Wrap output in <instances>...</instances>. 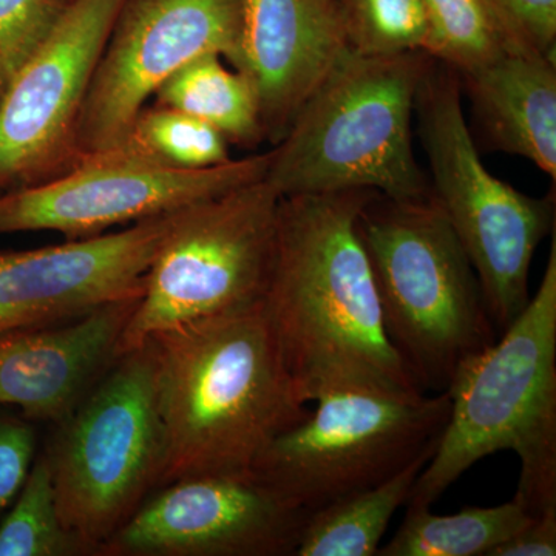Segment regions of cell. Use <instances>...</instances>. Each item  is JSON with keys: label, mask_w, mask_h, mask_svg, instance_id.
I'll use <instances>...</instances> for the list:
<instances>
[{"label": "cell", "mask_w": 556, "mask_h": 556, "mask_svg": "<svg viewBox=\"0 0 556 556\" xmlns=\"http://www.w3.org/2000/svg\"><path fill=\"white\" fill-rule=\"evenodd\" d=\"M230 142L203 121L163 108L146 105L115 149L124 159L178 170H200L228 163Z\"/></svg>", "instance_id": "cell-21"}, {"label": "cell", "mask_w": 556, "mask_h": 556, "mask_svg": "<svg viewBox=\"0 0 556 556\" xmlns=\"http://www.w3.org/2000/svg\"><path fill=\"white\" fill-rule=\"evenodd\" d=\"M89 554L62 521L46 455H36L20 493L0 518V556Z\"/></svg>", "instance_id": "cell-22"}, {"label": "cell", "mask_w": 556, "mask_h": 556, "mask_svg": "<svg viewBox=\"0 0 556 556\" xmlns=\"http://www.w3.org/2000/svg\"><path fill=\"white\" fill-rule=\"evenodd\" d=\"M139 298L84 316L0 336V407L31 422L72 415L119 356V340Z\"/></svg>", "instance_id": "cell-16"}, {"label": "cell", "mask_w": 556, "mask_h": 556, "mask_svg": "<svg viewBox=\"0 0 556 556\" xmlns=\"http://www.w3.org/2000/svg\"><path fill=\"white\" fill-rule=\"evenodd\" d=\"M507 51L555 58L556 0H482Z\"/></svg>", "instance_id": "cell-26"}, {"label": "cell", "mask_w": 556, "mask_h": 556, "mask_svg": "<svg viewBox=\"0 0 556 556\" xmlns=\"http://www.w3.org/2000/svg\"><path fill=\"white\" fill-rule=\"evenodd\" d=\"M223 60L219 54H201L164 80L153 100L203 121L230 144L257 148L265 141L257 97L247 76L226 67Z\"/></svg>", "instance_id": "cell-19"}, {"label": "cell", "mask_w": 556, "mask_h": 556, "mask_svg": "<svg viewBox=\"0 0 556 556\" xmlns=\"http://www.w3.org/2000/svg\"><path fill=\"white\" fill-rule=\"evenodd\" d=\"M149 340L166 445L160 486L247 473L278 434L308 416L263 300Z\"/></svg>", "instance_id": "cell-2"}, {"label": "cell", "mask_w": 556, "mask_h": 556, "mask_svg": "<svg viewBox=\"0 0 556 556\" xmlns=\"http://www.w3.org/2000/svg\"><path fill=\"white\" fill-rule=\"evenodd\" d=\"M308 514L247 473L177 479L109 538V556H294Z\"/></svg>", "instance_id": "cell-13"}, {"label": "cell", "mask_w": 556, "mask_h": 556, "mask_svg": "<svg viewBox=\"0 0 556 556\" xmlns=\"http://www.w3.org/2000/svg\"><path fill=\"white\" fill-rule=\"evenodd\" d=\"M35 427L24 416L0 412V518L20 493L36 457Z\"/></svg>", "instance_id": "cell-27"}, {"label": "cell", "mask_w": 556, "mask_h": 556, "mask_svg": "<svg viewBox=\"0 0 556 556\" xmlns=\"http://www.w3.org/2000/svg\"><path fill=\"white\" fill-rule=\"evenodd\" d=\"M270 152L200 170L167 169L112 152L84 156L67 172L0 195V236L62 233L67 240L101 236L170 214L265 178Z\"/></svg>", "instance_id": "cell-11"}, {"label": "cell", "mask_w": 556, "mask_h": 556, "mask_svg": "<svg viewBox=\"0 0 556 556\" xmlns=\"http://www.w3.org/2000/svg\"><path fill=\"white\" fill-rule=\"evenodd\" d=\"M556 507L532 515L525 527L489 556H555Z\"/></svg>", "instance_id": "cell-28"}, {"label": "cell", "mask_w": 556, "mask_h": 556, "mask_svg": "<svg viewBox=\"0 0 556 556\" xmlns=\"http://www.w3.org/2000/svg\"><path fill=\"white\" fill-rule=\"evenodd\" d=\"M372 193L342 190L278 204L263 305L306 402L350 386L420 391L387 338L357 232L358 212Z\"/></svg>", "instance_id": "cell-1"}, {"label": "cell", "mask_w": 556, "mask_h": 556, "mask_svg": "<svg viewBox=\"0 0 556 556\" xmlns=\"http://www.w3.org/2000/svg\"><path fill=\"white\" fill-rule=\"evenodd\" d=\"M181 211L56 247L0 251V336L141 298L150 265Z\"/></svg>", "instance_id": "cell-14"}, {"label": "cell", "mask_w": 556, "mask_h": 556, "mask_svg": "<svg viewBox=\"0 0 556 556\" xmlns=\"http://www.w3.org/2000/svg\"><path fill=\"white\" fill-rule=\"evenodd\" d=\"M430 62L422 51L351 50L269 150L266 181L281 199L342 190L430 197L413 149L417 91Z\"/></svg>", "instance_id": "cell-4"}, {"label": "cell", "mask_w": 556, "mask_h": 556, "mask_svg": "<svg viewBox=\"0 0 556 556\" xmlns=\"http://www.w3.org/2000/svg\"><path fill=\"white\" fill-rule=\"evenodd\" d=\"M457 78L485 144L532 161L555 181V58L504 51Z\"/></svg>", "instance_id": "cell-17"}, {"label": "cell", "mask_w": 556, "mask_h": 556, "mask_svg": "<svg viewBox=\"0 0 556 556\" xmlns=\"http://www.w3.org/2000/svg\"><path fill=\"white\" fill-rule=\"evenodd\" d=\"M280 199L263 178L182 208L150 265L119 356L164 329L263 300Z\"/></svg>", "instance_id": "cell-9"}, {"label": "cell", "mask_w": 556, "mask_h": 556, "mask_svg": "<svg viewBox=\"0 0 556 556\" xmlns=\"http://www.w3.org/2000/svg\"><path fill=\"white\" fill-rule=\"evenodd\" d=\"M530 518L517 496L501 506L466 507L445 517L407 504L404 521L378 556H489Z\"/></svg>", "instance_id": "cell-20"}, {"label": "cell", "mask_w": 556, "mask_h": 556, "mask_svg": "<svg viewBox=\"0 0 556 556\" xmlns=\"http://www.w3.org/2000/svg\"><path fill=\"white\" fill-rule=\"evenodd\" d=\"M124 0H70L0 100V195L76 163V126Z\"/></svg>", "instance_id": "cell-12"}, {"label": "cell", "mask_w": 556, "mask_h": 556, "mask_svg": "<svg viewBox=\"0 0 556 556\" xmlns=\"http://www.w3.org/2000/svg\"><path fill=\"white\" fill-rule=\"evenodd\" d=\"M241 22L243 0H124L80 109L76 163L115 149L182 65L215 53L233 67Z\"/></svg>", "instance_id": "cell-10"}, {"label": "cell", "mask_w": 556, "mask_h": 556, "mask_svg": "<svg viewBox=\"0 0 556 556\" xmlns=\"http://www.w3.org/2000/svg\"><path fill=\"white\" fill-rule=\"evenodd\" d=\"M70 0H0V100L35 56Z\"/></svg>", "instance_id": "cell-25"}, {"label": "cell", "mask_w": 556, "mask_h": 556, "mask_svg": "<svg viewBox=\"0 0 556 556\" xmlns=\"http://www.w3.org/2000/svg\"><path fill=\"white\" fill-rule=\"evenodd\" d=\"M428 450L378 485L340 497L306 518L294 556H375L394 514L407 504Z\"/></svg>", "instance_id": "cell-18"}, {"label": "cell", "mask_w": 556, "mask_h": 556, "mask_svg": "<svg viewBox=\"0 0 556 556\" xmlns=\"http://www.w3.org/2000/svg\"><path fill=\"white\" fill-rule=\"evenodd\" d=\"M43 455L70 532L100 554L161 485L166 445L156 404L152 342L121 354Z\"/></svg>", "instance_id": "cell-7"}, {"label": "cell", "mask_w": 556, "mask_h": 556, "mask_svg": "<svg viewBox=\"0 0 556 556\" xmlns=\"http://www.w3.org/2000/svg\"><path fill=\"white\" fill-rule=\"evenodd\" d=\"M351 47L358 53L396 54L426 50L422 0H338Z\"/></svg>", "instance_id": "cell-24"}, {"label": "cell", "mask_w": 556, "mask_h": 556, "mask_svg": "<svg viewBox=\"0 0 556 556\" xmlns=\"http://www.w3.org/2000/svg\"><path fill=\"white\" fill-rule=\"evenodd\" d=\"M351 50L338 0H243L233 68L255 91L265 141L277 144L285 137Z\"/></svg>", "instance_id": "cell-15"}, {"label": "cell", "mask_w": 556, "mask_h": 556, "mask_svg": "<svg viewBox=\"0 0 556 556\" xmlns=\"http://www.w3.org/2000/svg\"><path fill=\"white\" fill-rule=\"evenodd\" d=\"M415 115L430 163L431 197L477 273L496 331L529 305V276L541 241L555 226V197L533 199L490 174L467 126L455 70L431 58Z\"/></svg>", "instance_id": "cell-6"}, {"label": "cell", "mask_w": 556, "mask_h": 556, "mask_svg": "<svg viewBox=\"0 0 556 556\" xmlns=\"http://www.w3.org/2000/svg\"><path fill=\"white\" fill-rule=\"evenodd\" d=\"M383 328L417 388L447 390L457 367L496 340L477 273L433 197L375 192L358 212Z\"/></svg>", "instance_id": "cell-5"}, {"label": "cell", "mask_w": 556, "mask_h": 556, "mask_svg": "<svg viewBox=\"0 0 556 556\" xmlns=\"http://www.w3.org/2000/svg\"><path fill=\"white\" fill-rule=\"evenodd\" d=\"M314 413L278 434L249 473L305 514L393 477L437 448L447 391L350 386L316 399Z\"/></svg>", "instance_id": "cell-8"}, {"label": "cell", "mask_w": 556, "mask_h": 556, "mask_svg": "<svg viewBox=\"0 0 556 556\" xmlns=\"http://www.w3.org/2000/svg\"><path fill=\"white\" fill-rule=\"evenodd\" d=\"M492 345L450 380V416L407 504L431 507L482 457L517 453L515 496L530 515L556 507V237L536 294Z\"/></svg>", "instance_id": "cell-3"}, {"label": "cell", "mask_w": 556, "mask_h": 556, "mask_svg": "<svg viewBox=\"0 0 556 556\" xmlns=\"http://www.w3.org/2000/svg\"><path fill=\"white\" fill-rule=\"evenodd\" d=\"M428 38L424 53L456 75L471 72L507 51L482 0H422Z\"/></svg>", "instance_id": "cell-23"}]
</instances>
